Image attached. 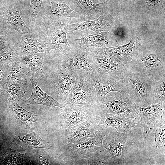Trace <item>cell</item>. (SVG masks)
Wrapping results in <instances>:
<instances>
[{
    "instance_id": "cell-29",
    "label": "cell",
    "mask_w": 165,
    "mask_h": 165,
    "mask_svg": "<svg viewBox=\"0 0 165 165\" xmlns=\"http://www.w3.org/2000/svg\"><path fill=\"white\" fill-rule=\"evenodd\" d=\"M151 92V104L165 102V74L152 80Z\"/></svg>"
},
{
    "instance_id": "cell-35",
    "label": "cell",
    "mask_w": 165,
    "mask_h": 165,
    "mask_svg": "<svg viewBox=\"0 0 165 165\" xmlns=\"http://www.w3.org/2000/svg\"><path fill=\"white\" fill-rule=\"evenodd\" d=\"M164 0H146V4L149 9H154L161 6Z\"/></svg>"
},
{
    "instance_id": "cell-28",
    "label": "cell",
    "mask_w": 165,
    "mask_h": 165,
    "mask_svg": "<svg viewBox=\"0 0 165 165\" xmlns=\"http://www.w3.org/2000/svg\"><path fill=\"white\" fill-rule=\"evenodd\" d=\"M10 73L6 81H16L25 83L30 80L31 74L28 65L20 59L10 64Z\"/></svg>"
},
{
    "instance_id": "cell-22",
    "label": "cell",
    "mask_w": 165,
    "mask_h": 165,
    "mask_svg": "<svg viewBox=\"0 0 165 165\" xmlns=\"http://www.w3.org/2000/svg\"><path fill=\"white\" fill-rule=\"evenodd\" d=\"M38 78L31 77L30 81L31 83L32 92L30 97L22 105H27L31 104H40L53 108L58 107L61 109L65 106L57 101L51 96L44 92L40 88Z\"/></svg>"
},
{
    "instance_id": "cell-15",
    "label": "cell",
    "mask_w": 165,
    "mask_h": 165,
    "mask_svg": "<svg viewBox=\"0 0 165 165\" xmlns=\"http://www.w3.org/2000/svg\"><path fill=\"white\" fill-rule=\"evenodd\" d=\"M103 147L102 137L99 127L93 137L81 142L67 144L65 151L72 159L82 160L93 156Z\"/></svg>"
},
{
    "instance_id": "cell-18",
    "label": "cell",
    "mask_w": 165,
    "mask_h": 165,
    "mask_svg": "<svg viewBox=\"0 0 165 165\" xmlns=\"http://www.w3.org/2000/svg\"><path fill=\"white\" fill-rule=\"evenodd\" d=\"M114 18L108 13L97 19L85 21L68 24L69 32L75 31H83L84 34H93L102 31H110L114 25Z\"/></svg>"
},
{
    "instance_id": "cell-8",
    "label": "cell",
    "mask_w": 165,
    "mask_h": 165,
    "mask_svg": "<svg viewBox=\"0 0 165 165\" xmlns=\"http://www.w3.org/2000/svg\"><path fill=\"white\" fill-rule=\"evenodd\" d=\"M89 77L91 83L95 89L98 104L111 92L127 93L122 74H111L95 69L89 74Z\"/></svg>"
},
{
    "instance_id": "cell-38",
    "label": "cell",
    "mask_w": 165,
    "mask_h": 165,
    "mask_svg": "<svg viewBox=\"0 0 165 165\" xmlns=\"http://www.w3.org/2000/svg\"><path fill=\"white\" fill-rule=\"evenodd\" d=\"M91 0L93 1L94 2H97L98 3H101L100 2L101 1H104V2H105L107 0Z\"/></svg>"
},
{
    "instance_id": "cell-12",
    "label": "cell",
    "mask_w": 165,
    "mask_h": 165,
    "mask_svg": "<svg viewBox=\"0 0 165 165\" xmlns=\"http://www.w3.org/2000/svg\"><path fill=\"white\" fill-rule=\"evenodd\" d=\"M89 54L96 69L111 74H122L124 64L111 54L106 47H91Z\"/></svg>"
},
{
    "instance_id": "cell-24",
    "label": "cell",
    "mask_w": 165,
    "mask_h": 165,
    "mask_svg": "<svg viewBox=\"0 0 165 165\" xmlns=\"http://www.w3.org/2000/svg\"><path fill=\"white\" fill-rule=\"evenodd\" d=\"M112 35L109 31H102L93 34H83L82 37L76 39V43L85 45L90 47L101 48L116 46V43L112 40Z\"/></svg>"
},
{
    "instance_id": "cell-2",
    "label": "cell",
    "mask_w": 165,
    "mask_h": 165,
    "mask_svg": "<svg viewBox=\"0 0 165 165\" xmlns=\"http://www.w3.org/2000/svg\"><path fill=\"white\" fill-rule=\"evenodd\" d=\"M127 64L152 80L165 74L164 50L140 45L133 58Z\"/></svg>"
},
{
    "instance_id": "cell-16",
    "label": "cell",
    "mask_w": 165,
    "mask_h": 165,
    "mask_svg": "<svg viewBox=\"0 0 165 165\" xmlns=\"http://www.w3.org/2000/svg\"><path fill=\"white\" fill-rule=\"evenodd\" d=\"M68 6L79 16L80 22L97 19L108 12L109 0L97 4L91 0H64Z\"/></svg>"
},
{
    "instance_id": "cell-33",
    "label": "cell",
    "mask_w": 165,
    "mask_h": 165,
    "mask_svg": "<svg viewBox=\"0 0 165 165\" xmlns=\"http://www.w3.org/2000/svg\"><path fill=\"white\" fill-rule=\"evenodd\" d=\"M10 64L0 65V92H2L7 78L10 73Z\"/></svg>"
},
{
    "instance_id": "cell-7",
    "label": "cell",
    "mask_w": 165,
    "mask_h": 165,
    "mask_svg": "<svg viewBox=\"0 0 165 165\" xmlns=\"http://www.w3.org/2000/svg\"><path fill=\"white\" fill-rule=\"evenodd\" d=\"M98 107L104 113L140 120L134 104L127 93L111 92L98 104Z\"/></svg>"
},
{
    "instance_id": "cell-13",
    "label": "cell",
    "mask_w": 165,
    "mask_h": 165,
    "mask_svg": "<svg viewBox=\"0 0 165 165\" xmlns=\"http://www.w3.org/2000/svg\"><path fill=\"white\" fill-rule=\"evenodd\" d=\"M134 106L143 127V136L147 139L159 123L165 119V102L161 101L145 108L134 104Z\"/></svg>"
},
{
    "instance_id": "cell-20",
    "label": "cell",
    "mask_w": 165,
    "mask_h": 165,
    "mask_svg": "<svg viewBox=\"0 0 165 165\" xmlns=\"http://www.w3.org/2000/svg\"><path fill=\"white\" fill-rule=\"evenodd\" d=\"M97 118L99 125L113 127L122 133H131L132 128L142 127L141 120L104 113L99 108Z\"/></svg>"
},
{
    "instance_id": "cell-30",
    "label": "cell",
    "mask_w": 165,
    "mask_h": 165,
    "mask_svg": "<svg viewBox=\"0 0 165 165\" xmlns=\"http://www.w3.org/2000/svg\"><path fill=\"white\" fill-rule=\"evenodd\" d=\"M22 56L20 48L16 42L0 54V65L10 64L19 60Z\"/></svg>"
},
{
    "instance_id": "cell-34",
    "label": "cell",
    "mask_w": 165,
    "mask_h": 165,
    "mask_svg": "<svg viewBox=\"0 0 165 165\" xmlns=\"http://www.w3.org/2000/svg\"><path fill=\"white\" fill-rule=\"evenodd\" d=\"M11 35L0 36V54L6 50L16 42L13 41L11 37Z\"/></svg>"
},
{
    "instance_id": "cell-21",
    "label": "cell",
    "mask_w": 165,
    "mask_h": 165,
    "mask_svg": "<svg viewBox=\"0 0 165 165\" xmlns=\"http://www.w3.org/2000/svg\"><path fill=\"white\" fill-rule=\"evenodd\" d=\"M15 146L19 151H28L34 148H42L50 149H55L51 145L52 143L42 139L39 134L33 132L28 134L17 133L14 141Z\"/></svg>"
},
{
    "instance_id": "cell-5",
    "label": "cell",
    "mask_w": 165,
    "mask_h": 165,
    "mask_svg": "<svg viewBox=\"0 0 165 165\" xmlns=\"http://www.w3.org/2000/svg\"><path fill=\"white\" fill-rule=\"evenodd\" d=\"M72 47L70 51L64 54L58 56L52 54L49 64L89 74L96 69L89 54L91 47L76 43Z\"/></svg>"
},
{
    "instance_id": "cell-1",
    "label": "cell",
    "mask_w": 165,
    "mask_h": 165,
    "mask_svg": "<svg viewBox=\"0 0 165 165\" xmlns=\"http://www.w3.org/2000/svg\"><path fill=\"white\" fill-rule=\"evenodd\" d=\"M99 129L103 147L110 155L116 165L130 163L137 149L136 140L131 133L119 132L101 125L99 126Z\"/></svg>"
},
{
    "instance_id": "cell-14",
    "label": "cell",
    "mask_w": 165,
    "mask_h": 165,
    "mask_svg": "<svg viewBox=\"0 0 165 165\" xmlns=\"http://www.w3.org/2000/svg\"><path fill=\"white\" fill-rule=\"evenodd\" d=\"M39 13L40 19L50 22L59 21L66 23L68 18L80 20L79 15L72 10L64 0H43Z\"/></svg>"
},
{
    "instance_id": "cell-9",
    "label": "cell",
    "mask_w": 165,
    "mask_h": 165,
    "mask_svg": "<svg viewBox=\"0 0 165 165\" xmlns=\"http://www.w3.org/2000/svg\"><path fill=\"white\" fill-rule=\"evenodd\" d=\"M76 72L77 75L75 82L66 105L98 106L96 92L90 82L89 74L82 72Z\"/></svg>"
},
{
    "instance_id": "cell-19",
    "label": "cell",
    "mask_w": 165,
    "mask_h": 165,
    "mask_svg": "<svg viewBox=\"0 0 165 165\" xmlns=\"http://www.w3.org/2000/svg\"><path fill=\"white\" fill-rule=\"evenodd\" d=\"M99 126L96 116L81 124L65 129L67 144L81 142L93 137Z\"/></svg>"
},
{
    "instance_id": "cell-11",
    "label": "cell",
    "mask_w": 165,
    "mask_h": 165,
    "mask_svg": "<svg viewBox=\"0 0 165 165\" xmlns=\"http://www.w3.org/2000/svg\"><path fill=\"white\" fill-rule=\"evenodd\" d=\"M61 109V123L65 129L81 124L96 116L97 106L68 104Z\"/></svg>"
},
{
    "instance_id": "cell-26",
    "label": "cell",
    "mask_w": 165,
    "mask_h": 165,
    "mask_svg": "<svg viewBox=\"0 0 165 165\" xmlns=\"http://www.w3.org/2000/svg\"><path fill=\"white\" fill-rule=\"evenodd\" d=\"M9 109L19 123L26 129H33L35 127L37 116L33 112L26 110L18 105L16 101L9 102Z\"/></svg>"
},
{
    "instance_id": "cell-4",
    "label": "cell",
    "mask_w": 165,
    "mask_h": 165,
    "mask_svg": "<svg viewBox=\"0 0 165 165\" xmlns=\"http://www.w3.org/2000/svg\"><path fill=\"white\" fill-rule=\"evenodd\" d=\"M51 65L52 66L50 70L44 74L43 78L46 81L47 90L57 101L65 106L75 84L77 74L70 68Z\"/></svg>"
},
{
    "instance_id": "cell-6",
    "label": "cell",
    "mask_w": 165,
    "mask_h": 165,
    "mask_svg": "<svg viewBox=\"0 0 165 165\" xmlns=\"http://www.w3.org/2000/svg\"><path fill=\"white\" fill-rule=\"evenodd\" d=\"M35 22L44 26L46 31L47 45L45 51L46 53L54 50V53L52 54L58 56L70 51L72 47L67 37L69 32L68 23L56 20L50 22L40 19Z\"/></svg>"
},
{
    "instance_id": "cell-10",
    "label": "cell",
    "mask_w": 165,
    "mask_h": 165,
    "mask_svg": "<svg viewBox=\"0 0 165 165\" xmlns=\"http://www.w3.org/2000/svg\"><path fill=\"white\" fill-rule=\"evenodd\" d=\"M31 31L21 35L22 39L18 42L22 56L45 52L47 45V35L44 27L35 22L29 27Z\"/></svg>"
},
{
    "instance_id": "cell-36",
    "label": "cell",
    "mask_w": 165,
    "mask_h": 165,
    "mask_svg": "<svg viewBox=\"0 0 165 165\" xmlns=\"http://www.w3.org/2000/svg\"><path fill=\"white\" fill-rule=\"evenodd\" d=\"M11 31L7 29L3 24H0V36L11 35L12 33Z\"/></svg>"
},
{
    "instance_id": "cell-23",
    "label": "cell",
    "mask_w": 165,
    "mask_h": 165,
    "mask_svg": "<svg viewBox=\"0 0 165 165\" xmlns=\"http://www.w3.org/2000/svg\"><path fill=\"white\" fill-rule=\"evenodd\" d=\"M51 54L45 52L38 53L23 55L20 59L28 65L31 74V77L40 79L43 77L44 73L43 70L44 65L50 62Z\"/></svg>"
},
{
    "instance_id": "cell-31",
    "label": "cell",
    "mask_w": 165,
    "mask_h": 165,
    "mask_svg": "<svg viewBox=\"0 0 165 165\" xmlns=\"http://www.w3.org/2000/svg\"><path fill=\"white\" fill-rule=\"evenodd\" d=\"M43 1L30 0V6L26 13L29 27L35 23L37 15L40 10Z\"/></svg>"
},
{
    "instance_id": "cell-3",
    "label": "cell",
    "mask_w": 165,
    "mask_h": 165,
    "mask_svg": "<svg viewBox=\"0 0 165 165\" xmlns=\"http://www.w3.org/2000/svg\"><path fill=\"white\" fill-rule=\"evenodd\" d=\"M122 75L127 93L134 104L143 108L151 104V79L127 64L124 65Z\"/></svg>"
},
{
    "instance_id": "cell-37",
    "label": "cell",
    "mask_w": 165,
    "mask_h": 165,
    "mask_svg": "<svg viewBox=\"0 0 165 165\" xmlns=\"http://www.w3.org/2000/svg\"><path fill=\"white\" fill-rule=\"evenodd\" d=\"M3 16L0 15V24H3Z\"/></svg>"
},
{
    "instance_id": "cell-27",
    "label": "cell",
    "mask_w": 165,
    "mask_h": 165,
    "mask_svg": "<svg viewBox=\"0 0 165 165\" xmlns=\"http://www.w3.org/2000/svg\"><path fill=\"white\" fill-rule=\"evenodd\" d=\"M27 82L16 81H6L2 92L9 102L19 100L23 97L28 90Z\"/></svg>"
},
{
    "instance_id": "cell-32",
    "label": "cell",
    "mask_w": 165,
    "mask_h": 165,
    "mask_svg": "<svg viewBox=\"0 0 165 165\" xmlns=\"http://www.w3.org/2000/svg\"><path fill=\"white\" fill-rule=\"evenodd\" d=\"M154 130L156 147L160 149L165 146V119L160 121Z\"/></svg>"
},
{
    "instance_id": "cell-17",
    "label": "cell",
    "mask_w": 165,
    "mask_h": 165,
    "mask_svg": "<svg viewBox=\"0 0 165 165\" xmlns=\"http://www.w3.org/2000/svg\"><path fill=\"white\" fill-rule=\"evenodd\" d=\"M20 4L18 0H6L2 16L3 24L8 30H15L21 35L29 33L30 28L25 24L20 15Z\"/></svg>"
},
{
    "instance_id": "cell-25",
    "label": "cell",
    "mask_w": 165,
    "mask_h": 165,
    "mask_svg": "<svg viewBox=\"0 0 165 165\" xmlns=\"http://www.w3.org/2000/svg\"><path fill=\"white\" fill-rule=\"evenodd\" d=\"M140 45L139 39L134 37L126 44L106 48L111 54L125 65L130 61Z\"/></svg>"
}]
</instances>
